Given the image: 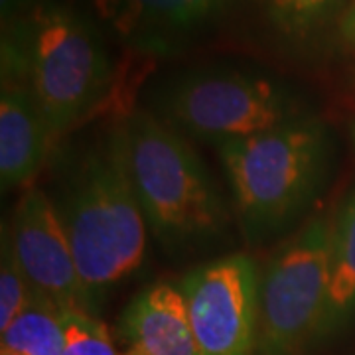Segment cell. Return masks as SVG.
<instances>
[{
	"mask_svg": "<svg viewBox=\"0 0 355 355\" xmlns=\"http://www.w3.org/2000/svg\"><path fill=\"white\" fill-rule=\"evenodd\" d=\"M44 191L67 233L89 312L97 316L105 296L146 253V219L128 170L125 116L58 140Z\"/></svg>",
	"mask_w": 355,
	"mask_h": 355,
	"instance_id": "obj_1",
	"label": "cell"
},
{
	"mask_svg": "<svg viewBox=\"0 0 355 355\" xmlns=\"http://www.w3.org/2000/svg\"><path fill=\"white\" fill-rule=\"evenodd\" d=\"M26 83L55 140L89 119L113 83V65L95 22L67 4L38 6L2 26V85Z\"/></svg>",
	"mask_w": 355,
	"mask_h": 355,
	"instance_id": "obj_2",
	"label": "cell"
},
{
	"mask_svg": "<svg viewBox=\"0 0 355 355\" xmlns=\"http://www.w3.org/2000/svg\"><path fill=\"white\" fill-rule=\"evenodd\" d=\"M123 116L130 180L154 239L176 259L216 249L227 239L235 214L202 158L150 109L137 107Z\"/></svg>",
	"mask_w": 355,
	"mask_h": 355,
	"instance_id": "obj_3",
	"label": "cell"
},
{
	"mask_svg": "<svg viewBox=\"0 0 355 355\" xmlns=\"http://www.w3.org/2000/svg\"><path fill=\"white\" fill-rule=\"evenodd\" d=\"M241 235L261 247L294 225L322 191L331 160L328 128L304 116L217 146Z\"/></svg>",
	"mask_w": 355,
	"mask_h": 355,
	"instance_id": "obj_4",
	"label": "cell"
},
{
	"mask_svg": "<svg viewBox=\"0 0 355 355\" xmlns=\"http://www.w3.org/2000/svg\"><path fill=\"white\" fill-rule=\"evenodd\" d=\"M146 109L180 135L216 146L310 116L286 83L233 67L174 73L150 91Z\"/></svg>",
	"mask_w": 355,
	"mask_h": 355,
	"instance_id": "obj_5",
	"label": "cell"
},
{
	"mask_svg": "<svg viewBox=\"0 0 355 355\" xmlns=\"http://www.w3.org/2000/svg\"><path fill=\"white\" fill-rule=\"evenodd\" d=\"M331 223L314 217L259 272L254 355H304L316 347L326 308Z\"/></svg>",
	"mask_w": 355,
	"mask_h": 355,
	"instance_id": "obj_6",
	"label": "cell"
},
{
	"mask_svg": "<svg viewBox=\"0 0 355 355\" xmlns=\"http://www.w3.org/2000/svg\"><path fill=\"white\" fill-rule=\"evenodd\" d=\"M180 288L200 355H254L259 270L251 257L233 253L203 263Z\"/></svg>",
	"mask_w": 355,
	"mask_h": 355,
	"instance_id": "obj_7",
	"label": "cell"
},
{
	"mask_svg": "<svg viewBox=\"0 0 355 355\" xmlns=\"http://www.w3.org/2000/svg\"><path fill=\"white\" fill-rule=\"evenodd\" d=\"M16 257L32 291L64 310H87V296L64 225L44 188H28L8 223Z\"/></svg>",
	"mask_w": 355,
	"mask_h": 355,
	"instance_id": "obj_8",
	"label": "cell"
},
{
	"mask_svg": "<svg viewBox=\"0 0 355 355\" xmlns=\"http://www.w3.org/2000/svg\"><path fill=\"white\" fill-rule=\"evenodd\" d=\"M233 0H97L101 14L135 48L170 51L202 32Z\"/></svg>",
	"mask_w": 355,
	"mask_h": 355,
	"instance_id": "obj_9",
	"label": "cell"
},
{
	"mask_svg": "<svg viewBox=\"0 0 355 355\" xmlns=\"http://www.w3.org/2000/svg\"><path fill=\"white\" fill-rule=\"evenodd\" d=\"M58 140L26 83L2 85L0 95V182L2 190L32 188Z\"/></svg>",
	"mask_w": 355,
	"mask_h": 355,
	"instance_id": "obj_10",
	"label": "cell"
},
{
	"mask_svg": "<svg viewBox=\"0 0 355 355\" xmlns=\"http://www.w3.org/2000/svg\"><path fill=\"white\" fill-rule=\"evenodd\" d=\"M121 334L139 355H200L186 296L172 282L140 292L123 312Z\"/></svg>",
	"mask_w": 355,
	"mask_h": 355,
	"instance_id": "obj_11",
	"label": "cell"
},
{
	"mask_svg": "<svg viewBox=\"0 0 355 355\" xmlns=\"http://www.w3.org/2000/svg\"><path fill=\"white\" fill-rule=\"evenodd\" d=\"M355 320V190L343 200L331 223L326 308L318 343L328 342Z\"/></svg>",
	"mask_w": 355,
	"mask_h": 355,
	"instance_id": "obj_12",
	"label": "cell"
},
{
	"mask_svg": "<svg viewBox=\"0 0 355 355\" xmlns=\"http://www.w3.org/2000/svg\"><path fill=\"white\" fill-rule=\"evenodd\" d=\"M2 349L20 355H62L64 308L32 291L20 314L2 330Z\"/></svg>",
	"mask_w": 355,
	"mask_h": 355,
	"instance_id": "obj_13",
	"label": "cell"
},
{
	"mask_svg": "<svg viewBox=\"0 0 355 355\" xmlns=\"http://www.w3.org/2000/svg\"><path fill=\"white\" fill-rule=\"evenodd\" d=\"M347 0H261L270 28L291 44H304L342 16Z\"/></svg>",
	"mask_w": 355,
	"mask_h": 355,
	"instance_id": "obj_14",
	"label": "cell"
},
{
	"mask_svg": "<svg viewBox=\"0 0 355 355\" xmlns=\"http://www.w3.org/2000/svg\"><path fill=\"white\" fill-rule=\"evenodd\" d=\"M32 294L22 265L16 257L8 225H2L0 243V331L10 326Z\"/></svg>",
	"mask_w": 355,
	"mask_h": 355,
	"instance_id": "obj_15",
	"label": "cell"
},
{
	"mask_svg": "<svg viewBox=\"0 0 355 355\" xmlns=\"http://www.w3.org/2000/svg\"><path fill=\"white\" fill-rule=\"evenodd\" d=\"M62 355H119L111 334L95 314L79 308L64 310Z\"/></svg>",
	"mask_w": 355,
	"mask_h": 355,
	"instance_id": "obj_16",
	"label": "cell"
},
{
	"mask_svg": "<svg viewBox=\"0 0 355 355\" xmlns=\"http://www.w3.org/2000/svg\"><path fill=\"white\" fill-rule=\"evenodd\" d=\"M40 4V0H0V16L2 26H8L20 20L22 16L32 12Z\"/></svg>",
	"mask_w": 355,
	"mask_h": 355,
	"instance_id": "obj_17",
	"label": "cell"
},
{
	"mask_svg": "<svg viewBox=\"0 0 355 355\" xmlns=\"http://www.w3.org/2000/svg\"><path fill=\"white\" fill-rule=\"evenodd\" d=\"M340 34L343 42L355 48V0H349V4L340 16Z\"/></svg>",
	"mask_w": 355,
	"mask_h": 355,
	"instance_id": "obj_18",
	"label": "cell"
},
{
	"mask_svg": "<svg viewBox=\"0 0 355 355\" xmlns=\"http://www.w3.org/2000/svg\"><path fill=\"white\" fill-rule=\"evenodd\" d=\"M0 355H20V354H14V352H8V349H2Z\"/></svg>",
	"mask_w": 355,
	"mask_h": 355,
	"instance_id": "obj_19",
	"label": "cell"
},
{
	"mask_svg": "<svg viewBox=\"0 0 355 355\" xmlns=\"http://www.w3.org/2000/svg\"><path fill=\"white\" fill-rule=\"evenodd\" d=\"M352 137H354V144H355V125H354V128H352Z\"/></svg>",
	"mask_w": 355,
	"mask_h": 355,
	"instance_id": "obj_20",
	"label": "cell"
},
{
	"mask_svg": "<svg viewBox=\"0 0 355 355\" xmlns=\"http://www.w3.org/2000/svg\"><path fill=\"white\" fill-rule=\"evenodd\" d=\"M127 355H139V354H135V352H128Z\"/></svg>",
	"mask_w": 355,
	"mask_h": 355,
	"instance_id": "obj_21",
	"label": "cell"
}]
</instances>
